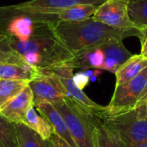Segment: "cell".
I'll use <instances>...</instances> for the list:
<instances>
[{"label": "cell", "instance_id": "obj_1", "mask_svg": "<svg viewBox=\"0 0 147 147\" xmlns=\"http://www.w3.org/2000/svg\"><path fill=\"white\" fill-rule=\"evenodd\" d=\"M46 23L53 36L75 57L112 39L123 40L130 36L139 38L140 35L137 28L117 29L92 17L78 22L55 21Z\"/></svg>", "mask_w": 147, "mask_h": 147}, {"label": "cell", "instance_id": "obj_2", "mask_svg": "<svg viewBox=\"0 0 147 147\" xmlns=\"http://www.w3.org/2000/svg\"><path fill=\"white\" fill-rule=\"evenodd\" d=\"M9 39L13 50L21 56L28 53L38 55L39 71L50 70L76 59V57L53 36L46 22L35 23L33 35L26 42H21L9 35Z\"/></svg>", "mask_w": 147, "mask_h": 147}, {"label": "cell", "instance_id": "obj_3", "mask_svg": "<svg viewBox=\"0 0 147 147\" xmlns=\"http://www.w3.org/2000/svg\"><path fill=\"white\" fill-rule=\"evenodd\" d=\"M59 111L78 147H98L96 126L100 118L70 96L53 104Z\"/></svg>", "mask_w": 147, "mask_h": 147}, {"label": "cell", "instance_id": "obj_4", "mask_svg": "<svg viewBox=\"0 0 147 147\" xmlns=\"http://www.w3.org/2000/svg\"><path fill=\"white\" fill-rule=\"evenodd\" d=\"M103 125L114 132L127 146L147 140V112L146 104L126 113L101 119Z\"/></svg>", "mask_w": 147, "mask_h": 147}, {"label": "cell", "instance_id": "obj_5", "mask_svg": "<svg viewBox=\"0 0 147 147\" xmlns=\"http://www.w3.org/2000/svg\"><path fill=\"white\" fill-rule=\"evenodd\" d=\"M107 0H29L10 6L0 7L2 15H26L31 17L49 16L58 11L75 5L90 4L99 6Z\"/></svg>", "mask_w": 147, "mask_h": 147}, {"label": "cell", "instance_id": "obj_6", "mask_svg": "<svg viewBox=\"0 0 147 147\" xmlns=\"http://www.w3.org/2000/svg\"><path fill=\"white\" fill-rule=\"evenodd\" d=\"M147 81V67L129 82L115 89L109 105L105 106L101 119L126 113L135 108Z\"/></svg>", "mask_w": 147, "mask_h": 147}, {"label": "cell", "instance_id": "obj_7", "mask_svg": "<svg viewBox=\"0 0 147 147\" xmlns=\"http://www.w3.org/2000/svg\"><path fill=\"white\" fill-rule=\"evenodd\" d=\"M28 87L32 91L34 107L44 102L53 105L69 96L59 78L48 72L40 71L36 78L28 82Z\"/></svg>", "mask_w": 147, "mask_h": 147}, {"label": "cell", "instance_id": "obj_8", "mask_svg": "<svg viewBox=\"0 0 147 147\" xmlns=\"http://www.w3.org/2000/svg\"><path fill=\"white\" fill-rule=\"evenodd\" d=\"M128 1L107 0L97 7L92 18L117 29L137 28L129 17Z\"/></svg>", "mask_w": 147, "mask_h": 147}, {"label": "cell", "instance_id": "obj_9", "mask_svg": "<svg viewBox=\"0 0 147 147\" xmlns=\"http://www.w3.org/2000/svg\"><path fill=\"white\" fill-rule=\"evenodd\" d=\"M34 106L33 95L28 85L0 110V114L9 121L23 123L28 110Z\"/></svg>", "mask_w": 147, "mask_h": 147}, {"label": "cell", "instance_id": "obj_10", "mask_svg": "<svg viewBox=\"0 0 147 147\" xmlns=\"http://www.w3.org/2000/svg\"><path fill=\"white\" fill-rule=\"evenodd\" d=\"M35 108L39 114L44 116L50 123L54 134L65 140L71 147H78L66 126L65 120L53 104L44 102L36 105Z\"/></svg>", "mask_w": 147, "mask_h": 147}, {"label": "cell", "instance_id": "obj_11", "mask_svg": "<svg viewBox=\"0 0 147 147\" xmlns=\"http://www.w3.org/2000/svg\"><path fill=\"white\" fill-rule=\"evenodd\" d=\"M98 6L90 4L75 5L69 8L63 9L58 11L56 14L49 16L35 17L40 20L41 22H50L55 21L64 22H78L90 18L95 14Z\"/></svg>", "mask_w": 147, "mask_h": 147}, {"label": "cell", "instance_id": "obj_12", "mask_svg": "<svg viewBox=\"0 0 147 147\" xmlns=\"http://www.w3.org/2000/svg\"><path fill=\"white\" fill-rule=\"evenodd\" d=\"M147 67V59L140 54H134L123 63L116 71L115 87L122 85L135 77H137L144 69Z\"/></svg>", "mask_w": 147, "mask_h": 147}, {"label": "cell", "instance_id": "obj_13", "mask_svg": "<svg viewBox=\"0 0 147 147\" xmlns=\"http://www.w3.org/2000/svg\"><path fill=\"white\" fill-rule=\"evenodd\" d=\"M34 26L35 23L31 16L17 15L8 22L6 34L21 42H26L33 35Z\"/></svg>", "mask_w": 147, "mask_h": 147}, {"label": "cell", "instance_id": "obj_14", "mask_svg": "<svg viewBox=\"0 0 147 147\" xmlns=\"http://www.w3.org/2000/svg\"><path fill=\"white\" fill-rule=\"evenodd\" d=\"M39 74V70L28 64L18 65L12 63H0V79H22L30 81Z\"/></svg>", "mask_w": 147, "mask_h": 147}, {"label": "cell", "instance_id": "obj_15", "mask_svg": "<svg viewBox=\"0 0 147 147\" xmlns=\"http://www.w3.org/2000/svg\"><path fill=\"white\" fill-rule=\"evenodd\" d=\"M23 124L35 132L43 140H50L53 134L50 123L35 110L34 106L28 110Z\"/></svg>", "mask_w": 147, "mask_h": 147}, {"label": "cell", "instance_id": "obj_16", "mask_svg": "<svg viewBox=\"0 0 147 147\" xmlns=\"http://www.w3.org/2000/svg\"><path fill=\"white\" fill-rule=\"evenodd\" d=\"M15 125L19 147H55L51 139L43 140L23 123H16Z\"/></svg>", "mask_w": 147, "mask_h": 147}, {"label": "cell", "instance_id": "obj_17", "mask_svg": "<svg viewBox=\"0 0 147 147\" xmlns=\"http://www.w3.org/2000/svg\"><path fill=\"white\" fill-rule=\"evenodd\" d=\"M28 80L0 79V110L22 92L28 85Z\"/></svg>", "mask_w": 147, "mask_h": 147}, {"label": "cell", "instance_id": "obj_18", "mask_svg": "<svg viewBox=\"0 0 147 147\" xmlns=\"http://www.w3.org/2000/svg\"><path fill=\"white\" fill-rule=\"evenodd\" d=\"M98 47L102 50L105 58L114 59L120 66L134 55L125 47L121 39H112Z\"/></svg>", "mask_w": 147, "mask_h": 147}, {"label": "cell", "instance_id": "obj_19", "mask_svg": "<svg viewBox=\"0 0 147 147\" xmlns=\"http://www.w3.org/2000/svg\"><path fill=\"white\" fill-rule=\"evenodd\" d=\"M128 13L131 21L140 30L147 26V0H129Z\"/></svg>", "mask_w": 147, "mask_h": 147}, {"label": "cell", "instance_id": "obj_20", "mask_svg": "<svg viewBox=\"0 0 147 147\" xmlns=\"http://www.w3.org/2000/svg\"><path fill=\"white\" fill-rule=\"evenodd\" d=\"M0 147H19L15 123L0 114Z\"/></svg>", "mask_w": 147, "mask_h": 147}, {"label": "cell", "instance_id": "obj_21", "mask_svg": "<svg viewBox=\"0 0 147 147\" xmlns=\"http://www.w3.org/2000/svg\"><path fill=\"white\" fill-rule=\"evenodd\" d=\"M96 139L98 147H127L114 132L103 125L101 119L96 126Z\"/></svg>", "mask_w": 147, "mask_h": 147}, {"label": "cell", "instance_id": "obj_22", "mask_svg": "<svg viewBox=\"0 0 147 147\" xmlns=\"http://www.w3.org/2000/svg\"><path fill=\"white\" fill-rule=\"evenodd\" d=\"M0 63H12L18 65L27 64L10 46L9 35L0 40Z\"/></svg>", "mask_w": 147, "mask_h": 147}, {"label": "cell", "instance_id": "obj_23", "mask_svg": "<svg viewBox=\"0 0 147 147\" xmlns=\"http://www.w3.org/2000/svg\"><path fill=\"white\" fill-rule=\"evenodd\" d=\"M72 79H73L74 84L81 90H83L90 83V78L86 75V73L84 71H78L73 74Z\"/></svg>", "mask_w": 147, "mask_h": 147}, {"label": "cell", "instance_id": "obj_24", "mask_svg": "<svg viewBox=\"0 0 147 147\" xmlns=\"http://www.w3.org/2000/svg\"><path fill=\"white\" fill-rule=\"evenodd\" d=\"M119 67H120V65L116 63V61L114 59H112V58H105L104 63H103L101 70L108 71L115 73Z\"/></svg>", "mask_w": 147, "mask_h": 147}, {"label": "cell", "instance_id": "obj_25", "mask_svg": "<svg viewBox=\"0 0 147 147\" xmlns=\"http://www.w3.org/2000/svg\"><path fill=\"white\" fill-rule=\"evenodd\" d=\"M84 71L90 78V81H92V82L96 81L97 78L103 73L102 70H101V69H94V70L89 69V70H86V71Z\"/></svg>", "mask_w": 147, "mask_h": 147}, {"label": "cell", "instance_id": "obj_26", "mask_svg": "<svg viewBox=\"0 0 147 147\" xmlns=\"http://www.w3.org/2000/svg\"><path fill=\"white\" fill-rule=\"evenodd\" d=\"M51 140L53 141L55 147H71V146L65 140H64L62 138L59 137L58 135H56L54 134H53V135L51 137Z\"/></svg>", "mask_w": 147, "mask_h": 147}, {"label": "cell", "instance_id": "obj_27", "mask_svg": "<svg viewBox=\"0 0 147 147\" xmlns=\"http://www.w3.org/2000/svg\"><path fill=\"white\" fill-rule=\"evenodd\" d=\"M147 102V81L146 85H145V88L143 90V91L141 92L140 96V98L137 102V104L135 107L137 106H140V105H142V104H146Z\"/></svg>", "mask_w": 147, "mask_h": 147}, {"label": "cell", "instance_id": "obj_28", "mask_svg": "<svg viewBox=\"0 0 147 147\" xmlns=\"http://www.w3.org/2000/svg\"><path fill=\"white\" fill-rule=\"evenodd\" d=\"M140 55L147 59V36L141 41V52Z\"/></svg>", "mask_w": 147, "mask_h": 147}, {"label": "cell", "instance_id": "obj_29", "mask_svg": "<svg viewBox=\"0 0 147 147\" xmlns=\"http://www.w3.org/2000/svg\"><path fill=\"white\" fill-rule=\"evenodd\" d=\"M127 147H147V140H143L141 142H138V143H133V144H129L127 146Z\"/></svg>", "mask_w": 147, "mask_h": 147}, {"label": "cell", "instance_id": "obj_30", "mask_svg": "<svg viewBox=\"0 0 147 147\" xmlns=\"http://www.w3.org/2000/svg\"><path fill=\"white\" fill-rule=\"evenodd\" d=\"M147 36V26L140 29V35H139V38L140 40V41H142Z\"/></svg>", "mask_w": 147, "mask_h": 147}, {"label": "cell", "instance_id": "obj_31", "mask_svg": "<svg viewBox=\"0 0 147 147\" xmlns=\"http://www.w3.org/2000/svg\"><path fill=\"white\" fill-rule=\"evenodd\" d=\"M6 36H7V34H2V33H0V40H3V39H4Z\"/></svg>", "mask_w": 147, "mask_h": 147}, {"label": "cell", "instance_id": "obj_32", "mask_svg": "<svg viewBox=\"0 0 147 147\" xmlns=\"http://www.w3.org/2000/svg\"><path fill=\"white\" fill-rule=\"evenodd\" d=\"M146 112H147V102H146Z\"/></svg>", "mask_w": 147, "mask_h": 147}]
</instances>
